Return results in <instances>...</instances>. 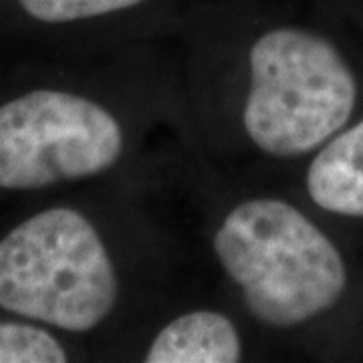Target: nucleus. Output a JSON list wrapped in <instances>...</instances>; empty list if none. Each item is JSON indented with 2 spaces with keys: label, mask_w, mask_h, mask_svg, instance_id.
I'll list each match as a JSON object with an SVG mask.
<instances>
[{
  "label": "nucleus",
  "mask_w": 363,
  "mask_h": 363,
  "mask_svg": "<svg viewBox=\"0 0 363 363\" xmlns=\"http://www.w3.org/2000/svg\"><path fill=\"white\" fill-rule=\"evenodd\" d=\"M214 250L260 323L291 327L327 311L343 295L345 264L335 245L301 210L259 198L222 222Z\"/></svg>",
  "instance_id": "f257e3e1"
},
{
  "label": "nucleus",
  "mask_w": 363,
  "mask_h": 363,
  "mask_svg": "<svg viewBox=\"0 0 363 363\" xmlns=\"http://www.w3.org/2000/svg\"><path fill=\"white\" fill-rule=\"evenodd\" d=\"M116 301L111 259L75 210H45L0 240V307L67 331H89Z\"/></svg>",
  "instance_id": "f03ea898"
},
{
  "label": "nucleus",
  "mask_w": 363,
  "mask_h": 363,
  "mask_svg": "<svg viewBox=\"0 0 363 363\" xmlns=\"http://www.w3.org/2000/svg\"><path fill=\"white\" fill-rule=\"evenodd\" d=\"M357 85L350 65L323 37L277 28L250 49L245 128L262 152L301 156L350 119Z\"/></svg>",
  "instance_id": "7ed1b4c3"
},
{
  "label": "nucleus",
  "mask_w": 363,
  "mask_h": 363,
  "mask_svg": "<svg viewBox=\"0 0 363 363\" xmlns=\"http://www.w3.org/2000/svg\"><path fill=\"white\" fill-rule=\"evenodd\" d=\"M123 150L107 109L61 91H33L0 105V188L37 190L111 168Z\"/></svg>",
  "instance_id": "20e7f679"
},
{
  "label": "nucleus",
  "mask_w": 363,
  "mask_h": 363,
  "mask_svg": "<svg viewBox=\"0 0 363 363\" xmlns=\"http://www.w3.org/2000/svg\"><path fill=\"white\" fill-rule=\"evenodd\" d=\"M307 190L327 212L363 216V119L339 133L313 160Z\"/></svg>",
  "instance_id": "39448f33"
},
{
  "label": "nucleus",
  "mask_w": 363,
  "mask_h": 363,
  "mask_svg": "<svg viewBox=\"0 0 363 363\" xmlns=\"http://www.w3.org/2000/svg\"><path fill=\"white\" fill-rule=\"evenodd\" d=\"M234 325L218 313L194 311L168 323L147 351V363H234L240 359Z\"/></svg>",
  "instance_id": "423d86ee"
},
{
  "label": "nucleus",
  "mask_w": 363,
  "mask_h": 363,
  "mask_svg": "<svg viewBox=\"0 0 363 363\" xmlns=\"http://www.w3.org/2000/svg\"><path fill=\"white\" fill-rule=\"evenodd\" d=\"M65 350L39 327L0 323V363H63Z\"/></svg>",
  "instance_id": "0eeeda50"
},
{
  "label": "nucleus",
  "mask_w": 363,
  "mask_h": 363,
  "mask_svg": "<svg viewBox=\"0 0 363 363\" xmlns=\"http://www.w3.org/2000/svg\"><path fill=\"white\" fill-rule=\"evenodd\" d=\"M26 14L43 23H71L116 13L143 0H18Z\"/></svg>",
  "instance_id": "6e6552de"
}]
</instances>
